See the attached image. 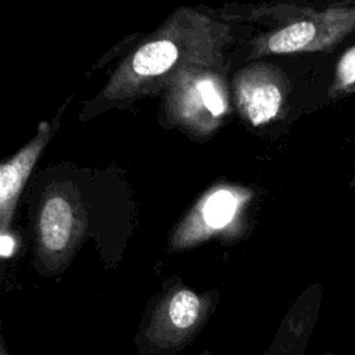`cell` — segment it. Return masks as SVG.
Returning a JSON list of instances; mask_svg holds the SVG:
<instances>
[{
	"mask_svg": "<svg viewBox=\"0 0 355 355\" xmlns=\"http://www.w3.org/2000/svg\"><path fill=\"white\" fill-rule=\"evenodd\" d=\"M0 355H11V352L7 349V345L3 338L0 340Z\"/></svg>",
	"mask_w": 355,
	"mask_h": 355,
	"instance_id": "11",
	"label": "cell"
},
{
	"mask_svg": "<svg viewBox=\"0 0 355 355\" xmlns=\"http://www.w3.org/2000/svg\"><path fill=\"white\" fill-rule=\"evenodd\" d=\"M86 226V212L73 186L55 184L46 193L37 220V252L50 272L68 263Z\"/></svg>",
	"mask_w": 355,
	"mask_h": 355,
	"instance_id": "4",
	"label": "cell"
},
{
	"mask_svg": "<svg viewBox=\"0 0 355 355\" xmlns=\"http://www.w3.org/2000/svg\"><path fill=\"white\" fill-rule=\"evenodd\" d=\"M355 93V44L348 47L338 58L331 85L329 87V97L340 100Z\"/></svg>",
	"mask_w": 355,
	"mask_h": 355,
	"instance_id": "9",
	"label": "cell"
},
{
	"mask_svg": "<svg viewBox=\"0 0 355 355\" xmlns=\"http://www.w3.org/2000/svg\"><path fill=\"white\" fill-rule=\"evenodd\" d=\"M15 248V240L10 233L0 234V254L3 258H8L12 255Z\"/></svg>",
	"mask_w": 355,
	"mask_h": 355,
	"instance_id": "10",
	"label": "cell"
},
{
	"mask_svg": "<svg viewBox=\"0 0 355 355\" xmlns=\"http://www.w3.org/2000/svg\"><path fill=\"white\" fill-rule=\"evenodd\" d=\"M172 121L198 135H208L219 126L229 111L227 90L223 79L209 68L183 75L166 97Z\"/></svg>",
	"mask_w": 355,
	"mask_h": 355,
	"instance_id": "6",
	"label": "cell"
},
{
	"mask_svg": "<svg viewBox=\"0 0 355 355\" xmlns=\"http://www.w3.org/2000/svg\"><path fill=\"white\" fill-rule=\"evenodd\" d=\"M198 355H211V354H209V351H202V352L198 354Z\"/></svg>",
	"mask_w": 355,
	"mask_h": 355,
	"instance_id": "12",
	"label": "cell"
},
{
	"mask_svg": "<svg viewBox=\"0 0 355 355\" xmlns=\"http://www.w3.org/2000/svg\"><path fill=\"white\" fill-rule=\"evenodd\" d=\"M227 29L193 10L178 11L128 57L105 86L111 100L129 98L173 86L183 75L209 68L220 57Z\"/></svg>",
	"mask_w": 355,
	"mask_h": 355,
	"instance_id": "1",
	"label": "cell"
},
{
	"mask_svg": "<svg viewBox=\"0 0 355 355\" xmlns=\"http://www.w3.org/2000/svg\"><path fill=\"white\" fill-rule=\"evenodd\" d=\"M233 86L237 110L254 126L276 119L286 108L288 79L275 65H248L236 73Z\"/></svg>",
	"mask_w": 355,
	"mask_h": 355,
	"instance_id": "7",
	"label": "cell"
},
{
	"mask_svg": "<svg viewBox=\"0 0 355 355\" xmlns=\"http://www.w3.org/2000/svg\"><path fill=\"white\" fill-rule=\"evenodd\" d=\"M252 193L237 186L207 191L187 212L171 239L172 250H183L215 237H234L243 230L244 212Z\"/></svg>",
	"mask_w": 355,
	"mask_h": 355,
	"instance_id": "5",
	"label": "cell"
},
{
	"mask_svg": "<svg viewBox=\"0 0 355 355\" xmlns=\"http://www.w3.org/2000/svg\"><path fill=\"white\" fill-rule=\"evenodd\" d=\"M51 136L49 122H40L36 136L0 166V234L8 233L19 194Z\"/></svg>",
	"mask_w": 355,
	"mask_h": 355,
	"instance_id": "8",
	"label": "cell"
},
{
	"mask_svg": "<svg viewBox=\"0 0 355 355\" xmlns=\"http://www.w3.org/2000/svg\"><path fill=\"white\" fill-rule=\"evenodd\" d=\"M355 31V3H337L324 10L309 8L255 43L254 55L329 51Z\"/></svg>",
	"mask_w": 355,
	"mask_h": 355,
	"instance_id": "3",
	"label": "cell"
},
{
	"mask_svg": "<svg viewBox=\"0 0 355 355\" xmlns=\"http://www.w3.org/2000/svg\"><path fill=\"white\" fill-rule=\"evenodd\" d=\"M215 293H196L173 284L158 294L135 336L137 355H176L187 348L209 320Z\"/></svg>",
	"mask_w": 355,
	"mask_h": 355,
	"instance_id": "2",
	"label": "cell"
}]
</instances>
